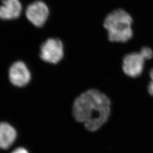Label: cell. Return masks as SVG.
<instances>
[{"label":"cell","instance_id":"1","mask_svg":"<svg viewBox=\"0 0 153 153\" xmlns=\"http://www.w3.org/2000/svg\"><path fill=\"white\" fill-rule=\"evenodd\" d=\"M111 113L109 98L97 90L90 89L78 97L73 105V115L88 131H94L108 120Z\"/></svg>","mask_w":153,"mask_h":153},{"label":"cell","instance_id":"2","mask_svg":"<svg viewBox=\"0 0 153 153\" xmlns=\"http://www.w3.org/2000/svg\"><path fill=\"white\" fill-rule=\"evenodd\" d=\"M133 18L127 11L118 9L109 13L104 19L103 26L112 42L125 43L133 36Z\"/></svg>","mask_w":153,"mask_h":153},{"label":"cell","instance_id":"3","mask_svg":"<svg viewBox=\"0 0 153 153\" xmlns=\"http://www.w3.org/2000/svg\"><path fill=\"white\" fill-rule=\"evenodd\" d=\"M64 55V45L59 39H48L40 47V58L48 63H59L62 59Z\"/></svg>","mask_w":153,"mask_h":153},{"label":"cell","instance_id":"4","mask_svg":"<svg viewBox=\"0 0 153 153\" xmlns=\"http://www.w3.org/2000/svg\"><path fill=\"white\" fill-rule=\"evenodd\" d=\"M28 20L37 27L43 26L49 16L48 5L42 1H36L28 6L26 11Z\"/></svg>","mask_w":153,"mask_h":153},{"label":"cell","instance_id":"5","mask_svg":"<svg viewBox=\"0 0 153 153\" xmlns=\"http://www.w3.org/2000/svg\"><path fill=\"white\" fill-rule=\"evenodd\" d=\"M145 59L140 53L133 52L126 55L123 61V70L128 76L136 78L141 75Z\"/></svg>","mask_w":153,"mask_h":153},{"label":"cell","instance_id":"6","mask_svg":"<svg viewBox=\"0 0 153 153\" xmlns=\"http://www.w3.org/2000/svg\"><path fill=\"white\" fill-rule=\"evenodd\" d=\"M9 76L11 83L17 87L26 86L31 79L30 71L22 61H16L11 66Z\"/></svg>","mask_w":153,"mask_h":153},{"label":"cell","instance_id":"7","mask_svg":"<svg viewBox=\"0 0 153 153\" xmlns=\"http://www.w3.org/2000/svg\"><path fill=\"white\" fill-rule=\"evenodd\" d=\"M22 7L19 0H3L0 6V18L4 20L15 19L20 16Z\"/></svg>","mask_w":153,"mask_h":153},{"label":"cell","instance_id":"8","mask_svg":"<svg viewBox=\"0 0 153 153\" xmlns=\"http://www.w3.org/2000/svg\"><path fill=\"white\" fill-rule=\"evenodd\" d=\"M16 129L9 124L0 123V149L6 150L10 148L16 138Z\"/></svg>","mask_w":153,"mask_h":153},{"label":"cell","instance_id":"9","mask_svg":"<svg viewBox=\"0 0 153 153\" xmlns=\"http://www.w3.org/2000/svg\"><path fill=\"white\" fill-rule=\"evenodd\" d=\"M142 57L145 60H150L153 57V52L152 49L148 47H144L141 49L139 52Z\"/></svg>","mask_w":153,"mask_h":153},{"label":"cell","instance_id":"10","mask_svg":"<svg viewBox=\"0 0 153 153\" xmlns=\"http://www.w3.org/2000/svg\"><path fill=\"white\" fill-rule=\"evenodd\" d=\"M11 153H29L27 150L23 148H16Z\"/></svg>","mask_w":153,"mask_h":153},{"label":"cell","instance_id":"11","mask_svg":"<svg viewBox=\"0 0 153 153\" xmlns=\"http://www.w3.org/2000/svg\"><path fill=\"white\" fill-rule=\"evenodd\" d=\"M148 92L150 95L153 96V83L151 81L148 85Z\"/></svg>","mask_w":153,"mask_h":153},{"label":"cell","instance_id":"12","mask_svg":"<svg viewBox=\"0 0 153 153\" xmlns=\"http://www.w3.org/2000/svg\"><path fill=\"white\" fill-rule=\"evenodd\" d=\"M150 76L151 78V82L153 83V68L150 71Z\"/></svg>","mask_w":153,"mask_h":153}]
</instances>
